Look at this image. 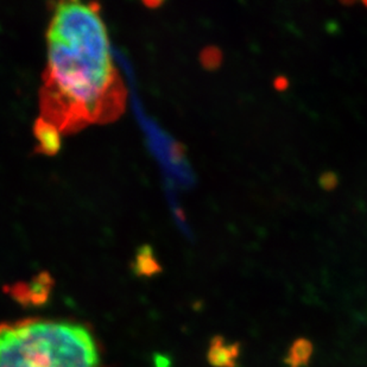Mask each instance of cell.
<instances>
[{"instance_id":"6da1fadb","label":"cell","mask_w":367,"mask_h":367,"mask_svg":"<svg viewBox=\"0 0 367 367\" xmlns=\"http://www.w3.org/2000/svg\"><path fill=\"white\" fill-rule=\"evenodd\" d=\"M48 62L39 120L61 134L118 118L127 91L112 56L98 4L55 5L46 32Z\"/></svg>"},{"instance_id":"7a4b0ae2","label":"cell","mask_w":367,"mask_h":367,"mask_svg":"<svg viewBox=\"0 0 367 367\" xmlns=\"http://www.w3.org/2000/svg\"><path fill=\"white\" fill-rule=\"evenodd\" d=\"M0 367H103L99 346L86 326L25 318L0 323Z\"/></svg>"},{"instance_id":"3957f363","label":"cell","mask_w":367,"mask_h":367,"mask_svg":"<svg viewBox=\"0 0 367 367\" xmlns=\"http://www.w3.org/2000/svg\"><path fill=\"white\" fill-rule=\"evenodd\" d=\"M53 282L50 276L46 273L39 275L32 279L29 283H20L10 288V294L17 301L23 304H34L37 306L39 303L46 302V297L49 296Z\"/></svg>"},{"instance_id":"277c9868","label":"cell","mask_w":367,"mask_h":367,"mask_svg":"<svg viewBox=\"0 0 367 367\" xmlns=\"http://www.w3.org/2000/svg\"><path fill=\"white\" fill-rule=\"evenodd\" d=\"M240 356V344H227L222 337H213L208 349V361L214 367H237Z\"/></svg>"},{"instance_id":"5b68a950","label":"cell","mask_w":367,"mask_h":367,"mask_svg":"<svg viewBox=\"0 0 367 367\" xmlns=\"http://www.w3.org/2000/svg\"><path fill=\"white\" fill-rule=\"evenodd\" d=\"M314 346L306 337H300L290 345L284 363L288 367H307L313 356Z\"/></svg>"},{"instance_id":"8992f818","label":"cell","mask_w":367,"mask_h":367,"mask_svg":"<svg viewBox=\"0 0 367 367\" xmlns=\"http://www.w3.org/2000/svg\"><path fill=\"white\" fill-rule=\"evenodd\" d=\"M60 136L61 134L56 129L39 119L37 125H36V137L39 143V149L42 150L43 153H56L61 144Z\"/></svg>"},{"instance_id":"52a82bcc","label":"cell","mask_w":367,"mask_h":367,"mask_svg":"<svg viewBox=\"0 0 367 367\" xmlns=\"http://www.w3.org/2000/svg\"><path fill=\"white\" fill-rule=\"evenodd\" d=\"M201 61L202 65L208 69H217L220 67L222 61V54L220 49L211 46L203 50L202 55H201Z\"/></svg>"},{"instance_id":"ba28073f","label":"cell","mask_w":367,"mask_h":367,"mask_svg":"<svg viewBox=\"0 0 367 367\" xmlns=\"http://www.w3.org/2000/svg\"><path fill=\"white\" fill-rule=\"evenodd\" d=\"M339 176L337 172H322L318 177V184L320 187L326 191H332L339 186Z\"/></svg>"},{"instance_id":"9c48e42d","label":"cell","mask_w":367,"mask_h":367,"mask_svg":"<svg viewBox=\"0 0 367 367\" xmlns=\"http://www.w3.org/2000/svg\"><path fill=\"white\" fill-rule=\"evenodd\" d=\"M289 86H290L289 79L283 75H279L273 80V87L277 92H285L289 89Z\"/></svg>"},{"instance_id":"30bf717a","label":"cell","mask_w":367,"mask_h":367,"mask_svg":"<svg viewBox=\"0 0 367 367\" xmlns=\"http://www.w3.org/2000/svg\"><path fill=\"white\" fill-rule=\"evenodd\" d=\"M341 4L345 5V6H351V5L356 4V1H341Z\"/></svg>"},{"instance_id":"8fae6325","label":"cell","mask_w":367,"mask_h":367,"mask_svg":"<svg viewBox=\"0 0 367 367\" xmlns=\"http://www.w3.org/2000/svg\"><path fill=\"white\" fill-rule=\"evenodd\" d=\"M363 6H366V8H367V1H363Z\"/></svg>"}]
</instances>
